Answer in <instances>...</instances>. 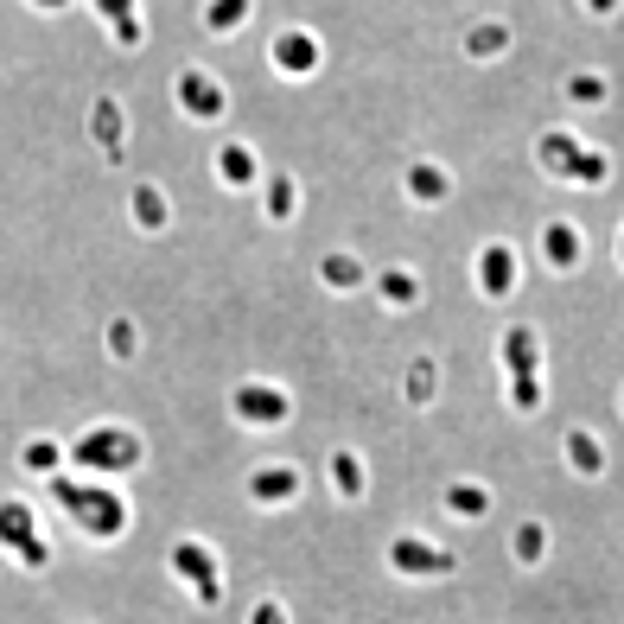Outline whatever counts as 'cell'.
Returning <instances> with one entry per match:
<instances>
[{"label":"cell","instance_id":"cell-1","mask_svg":"<svg viewBox=\"0 0 624 624\" xmlns=\"http://www.w3.org/2000/svg\"><path fill=\"white\" fill-rule=\"evenodd\" d=\"M395 567H402V574H446V567H453V554L446 548H414V542H395Z\"/></svg>","mask_w":624,"mask_h":624},{"label":"cell","instance_id":"cell-2","mask_svg":"<svg viewBox=\"0 0 624 624\" xmlns=\"http://www.w3.org/2000/svg\"><path fill=\"white\" fill-rule=\"evenodd\" d=\"M293 491H300L293 472H255V497H262V504H287Z\"/></svg>","mask_w":624,"mask_h":624},{"label":"cell","instance_id":"cell-3","mask_svg":"<svg viewBox=\"0 0 624 624\" xmlns=\"http://www.w3.org/2000/svg\"><path fill=\"white\" fill-rule=\"evenodd\" d=\"M446 504H453L459 516H484V510H491V497H484L478 484H453V497H446Z\"/></svg>","mask_w":624,"mask_h":624},{"label":"cell","instance_id":"cell-4","mask_svg":"<svg viewBox=\"0 0 624 624\" xmlns=\"http://www.w3.org/2000/svg\"><path fill=\"white\" fill-rule=\"evenodd\" d=\"M484 287H491V293H510V255L504 249L484 255Z\"/></svg>","mask_w":624,"mask_h":624},{"label":"cell","instance_id":"cell-5","mask_svg":"<svg viewBox=\"0 0 624 624\" xmlns=\"http://www.w3.org/2000/svg\"><path fill=\"white\" fill-rule=\"evenodd\" d=\"M542 542H548V535H542V529H535V523H523V529H516V535H510V548H516V561H542Z\"/></svg>","mask_w":624,"mask_h":624},{"label":"cell","instance_id":"cell-6","mask_svg":"<svg viewBox=\"0 0 624 624\" xmlns=\"http://www.w3.org/2000/svg\"><path fill=\"white\" fill-rule=\"evenodd\" d=\"M332 472H338V491H344V497H357V491H363V478H357V459H351V453H338V459H332Z\"/></svg>","mask_w":624,"mask_h":624},{"label":"cell","instance_id":"cell-7","mask_svg":"<svg viewBox=\"0 0 624 624\" xmlns=\"http://www.w3.org/2000/svg\"><path fill=\"white\" fill-rule=\"evenodd\" d=\"M567 459H574V465H586V472H599V446L586 440V433H574V440H567Z\"/></svg>","mask_w":624,"mask_h":624},{"label":"cell","instance_id":"cell-8","mask_svg":"<svg viewBox=\"0 0 624 624\" xmlns=\"http://www.w3.org/2000/svg\"><path fill=\"white\" fill-rule=\"evenodd\" d=\"M414 192H421V198H440V172H414Z\"/></svg>","mask_w":624,"mask_h":624},{"label":"cell","instance_id":"cell-9","mask_svg":"<svg viewBox=\"0 0 624 624\" xmlns=\"http://www.w3.org/2000/svg\"><path fill=\"white\" fill-rule=\"evenodd\" d=\"M255 624H287V612H281V605H274V599H268V605H262V612H255Z\"/></svg>","mask_w":624,"mask_h":624}]
</instances>
